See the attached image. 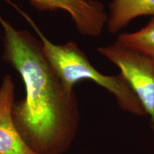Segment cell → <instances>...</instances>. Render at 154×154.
<instances>
[{"mask_svg":"<svg viewBox=\"0 0 154 154\" xmlns=\"http://www.w3.org/2000/svg\"><path fill=\"white\" fill-rule=\"evenodd\" d=\"M144 16L154 17V0H112L106 26L109 33L116 34L134 19Z\"/></svg>","mask_w":154,"mask_h":154,"instance_id":"cell-6","label":"cell"},{"mask_svg":"<svg viewBox=\"0 0 154 154\" xmlns=\"http://www.w3.org/2000/svg\"><path fill=\"white\" fill-rule=\"evenodd\" d=\"M3 57L20 75L25 96L12 116L25 143L36 154H63L76 138L80 112L74 90L63 86L48 63L39 39L16 29L0 14Z\"/></svg>","mask_w":154,"mask_h":154,"instance_id":"cell-1","label":"cell"},{"mask_svg":"<svg viewBox=\"0 0 154 154\" xmlns=\"http://www.w3.org/2000/svg\"><path fill=\"white\" fill-rule=\"evenodd\" d=\"M97 51L120 69L149 116L154 132V61L117 42Z\"/></svg>","mask_w":154,"mask_h":154,"instance_id":"cell-3","label":"cell"},{"mask_svg":"<svg viewBox=\"0 0 154 154\" xmlns=\"http://www.w3.org/2000/svg\"><path fill=\"white\" fill-rule=\"evenodd\" d=\"M19 11L37 34L44 57L67 89L74 90V86L82 80L92 81L112 94L124 112L139 117L147 116L136 94L121 73L116 75L102 74L92 65L76 42L53 43L28 14Z\"/></svg>","mask_w":154,"mask_h":154,"instance_id":"cell-2","label":"cell"},{"mask_svg":"<svg viewBox=\"0 0 154 154\" xmlns=\"http://www.w3.org/2000/svg\"><path fill=\"white\" fill-rule=\"evenodd\" d=\"M116 42L154 61V17L140 29L120 34Z\"/></svg>","mask_w":154,"mask_h":154,"instance_id":"cell-7","label":"cell"},{"mask_svg":"<svg viewBox=\"0 0 154 154\" xmlns=\"http://www.w3.org/2000/svg\"><path fill=\"white\" fill-rule=\"evenodd\" d=\"M37 10L66 11L81 34L98 37L106 26L108 13L98 0H29Z\"/></svg>","mask_w":154,"mask_h":154,"instance_id":"cell-4","label":"cell"},{"mask_svg":"<svg viewBox=\"0 0 154 154\" xmlns=\"http://www.w3.org/2000/svg\"><path fill=\"white\" fill-rule=\"evenodd\" d=\"M14 81L6 75L0 85V154H36L25 143L14 124Z\"/></svg>","mask_w":154,"mask_h":154,"instance_id":"cell-5","label":"cell"}]
</instances>
